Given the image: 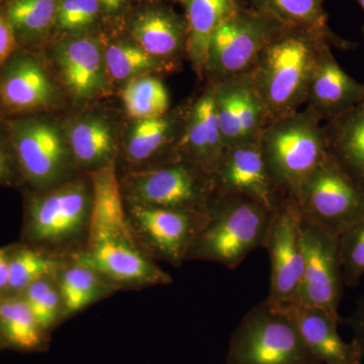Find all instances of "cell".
Segmentation results:
<instances>
[{
	"label": "cell",
	"instance_id": "obj_1",
	"mask_svg": "<svg viewBox=\"0 0 364 364\" xmlns=\"http://www.w3.org/2000/svg\"><path fill=\"white\" fill-rule=\"evenodd\" d=\"M331 42L306 28H282L262 50L248 74L270 122L289 116L305 105L321 53ZM333 47V46H332Z\"/></svg>",
	"mask_w": 364,
	"mask_h": 364
},
{
	"label": "cell",
	"instance_id": "obj_2",
	"mask_svg": "<svg viewBox=\"0 0 364 364\" xmlns=\"http://www.w3.org/2000/svg\"><path fill=\"white\" fill-rule=\"evenodd\" d=\"M92 205L90 176L72 177L43 191H26L21 243L68 259L87 244Z\"/></svg>",
	"mask_w": 364,
	"mask_h": 364
},
{
	"label": "cell",
	"instance_id": "obj_3",
	"mask_svg": "<svg viewBox=\"0 0 364 364\" xmlns=\"http://www.w3.org/2000/svg\"><path fill=\"white\" fill-rule=\"evenodd\" d=\"M273 213L247 196L215 195L186 260L212 261L235 269L263 248Z\"/></svg>",
	"mask_w": 364,
	"mask_h": 364
},
{
	"label": "cell",
	"instance_id": "obj_4",
	"mask_svg": "<svg viewBox=\"0 0 364 364\" xmlns=\"http://www.w3.org/2000/svg\"><path fill=\"white\" fill-rule=\"evenodd\" d=\"M322 122L305 109L270 122L261 134L263 156L282 195L296 198L304 182L328 156Z\"/></svg>",
	"mask_w": 364,
	"mask_h": 364
},
{
	"label": "cell",
	"instance_id": "obj_5",
	"mask_svg": "<svg viewBox=\"0 0 364 364\" xmlns=\"http://www.w3.org/2000/svg\"><path fill=\"white\" fill-rule=\"evenodd\" d=\"M226 364H322L293 318L267 299L254 306L230 340Z\"/></svg>",
	"mask_w": 364,
	"mask_h": 364
},
{
	"label": "cell",
	"instance_id": "obj_6",
	"mask_svg": "<svg viewBox=\"0 0 364 364\" xmlns=\"http://www.w3.org/2000/svg\"><path fill=\"white\" fill-rule=\"evenodd\" d=\"M119 181L124 205L205 213L215 196L213 177L177 156Z\"/></svg>",
	"mask_w": 364,
	"mask_h": 364
},
{
	"label": "cell",
	"instance_id": "obj_7",
	"mask_svg": "<svg viewBox=\"0 0 364 364\" xmlns=\"http://www.w3.org/2000/svg\"><path fill=\"white\" fill-rule=\"evenodd\" d=\"M4 124L28 191L54 188L72 178L73 158L54 124L33 114L9 117Z\"/></svg>",
	"mask_w": 364,
	"mask_h": 364
},
{
	"label": "cell",
	"instance_id": "obj_8",
	"mask_svg": "<svg viewBox=\"0 0 364 364\" xmlns=\"http://www.w3.org/2000/svg\"><path fill=\"white\" fill-rule=\"evenodd\" d=\"M282 28L246 4L215 31L203 78L215 85L250 73L265 46Z\"/></svg>",
	"mask_w": 364,
	"mask_h": 364
},
{
	"label": "cell",
	"instance_id": "obj_9",
	"mask_svg": "<svg viewBox=\"0 0 364 364\" xmlns=\"http://www.w3.org/2000/svg\"><path fill=\"white\" fill-rule=\"evenodd\" d=\"M95 270L116 287L168 286L172 279L138 243L133 232L90 237L85 248L67 259Z\"/></svg>",
	"mask_w": 364,
	"mask_h": 364
},
{
	"label": "cell",
	"instance_id": "obj_10",
	"mask_svg": "<svg viewBox=\"0 0 364 364\" xmlns=\"http://www.w3.org/2000/svg\"><path fill=\"white\" fill-rule=\"evenodd\" d=\"M294 200L304 217L337 236L364 215V188L345 173L329 153Z\"/></svg>",
	"mask_w": 364,
	"mask_h": 364
},
{
	"label": "cell",
	"instance_id": "obj_11",
	"mask_svg": "<svg viewBox=\"0 0 364 364\" xmlns=\"http://www.w3.org/2000/svg\"><path fill=\"white\" fill-rule=\"evenodd\" d=\"M301 238L303 277L298 293L291 301L321 309L342 323L339 306L345 284L339 236L303 215Z\"/></svg>",
	"mask_w": 364,
	"mask_h": 364
},
{
	"label": "cell",
	"instance_id": "obj_12",
	"mask_svg": "<svg viewBox=\"0 0 364 364\" xmlns=\"http://www.w3.org/2000/svg\"><path fill=\"white\" fill-rule=\"evenodd\" d=\"M124 205L132 232L144 250L154 260L181 267L207 212Z\"/></svg>",
	"mask_w": 364,
	"mask_h": 364
},
{
	"label": "cell",
	"instance_id": "obj_13",
	"mask_svg": "<svg viewBox=\"0 0 364 364\" xmlns=\"http://www.w3.org/2000/svg\"><path fill=\"white\" fill-rule=\"evenodd\" d=\"M301 214L298 203L284 196L275 208L264 246L269 255L270 287L267 301L277 305L293 301L303 277Z\"/></svg>",
	"mask_w": 364,
	"mask_h": 364
},
{
	"label": "cell",
	"instance_id": "obj_14",
	"mask_svg": "<svg viewBox=\"0 0 364 364\" xmlns=\"http://www.w3.org/2000/svg\"><path fill=\"white\" fill-rule=\"evenodd\" d=\"M213 179L215 195L247 196L272 212L286 196L270 176L259 140L227 146Z\"/></svg>",
	"mask_w": 364,
	"mask_h": 364
},
{
	"label": "cell",
	"instance_id": "obj_15",
	"mask_svg": "<svg viewBox=\"0 0 364 364\" xmlns=\"http://www.w3.org/2000/svg\"><path fill=\"white\" fill-rule=\"evenodd\" d=\"M213 85L225 146L259 140L270 119L250 76L246 74Z\"/></svg>",
	"mask_w": 364,
	"mask_h": 364
},
{
	"label": "cell",
	"instance_id": "obj_16",
	"mask_svg": "<svg viewBox=\"0 0 364 364\" xmlns=\"http://www.w3.org/2000/svg\"><path fill=\"white\" fill-rule=\"evenodd\" d=\"M55 90L42 62L18 48L0 68V109L4 116L33 114L54 102Z\"/></svg>",
	"mask_w": 364,
	"mask_h": 364
},
{
	"label": "cell",
	"instance_id": "obj_17",
	"mask_svg": "<svg viewBox=\"0 0 364 364\" xmlns=\"http://www.w3.org/2000/svg\"><path fill=\"white\" fill-rule=\"evenodd\" d=\"M225 148L215 112L214 85L208 83L186 107L176 155L213 177Z\"/></svg>",
	"mask_w": 364,
	"mask_h": 364
},
{
	"label": "cell",
	"instance_id": "obj_18",
	"mask_svg": "<svg viewBox=\"0 0 364 364\" xmlns=\"http://www.w3.org/2000/svg\"><path fill=\"white\" fill-rule=\"evenodd\" d=\"M53 54L60 77L76 100H92L104 91L105 53L97 40L74 36L60 43Z\"/></svg>",
	"mask_w": 364,
	"mask_h": 364
},
{
	"label": "cell",
	"instance_id": "obj_19",
	"mask_svg": "<svg viewBox=\"0 0 364 364\" xmlns=\"http://www.w3.org/2000/svg\"><path fill=\"white\" fill-rule=\"evenodd\" d=\"M332 48L327 45L321 53L305 102L306 109L323 122L364 102V83L342 68Z\"/></svg>",
	"mask_w": 364,
	"mask_h": 364
},
{
	"label": "cell",
	"instance_id": "obj_20",
	"mask_svg": "<svg viewBox=\"0 0 364 364\" xmlns=\"http://www.w3.org/2000/svg\"><path fill=\"white\" fill-rule=\"evenodd\" d=\"M277 306L293 318L309 348L321 363L363 364L358 347L353 341L347 343L340 337V322L329 314L296 301Z\"/></svg>",
	"mask_w": 364,
	"mask_h": 364
},
{
	"label": "cell",
	"instance_id": "obj_21",
	"mask_svg": "<svg viewBox=\"0 0 364 364\" xmlns=\"http://www.w3.org/2000/svg\"><path fill=\"white\" fill-rule=\"evenodd\" d=\"M134 42L169 71L186 53V21L168 6L154 4L138 13L131 21Z\"/></svg>",
	"mask_w": 364,
	"mask_h": 364
},
{
	"label": "cell",
	"instance_id": "obj_22",
	"mask_svg": "<svg viewBox=\"0 0 364 364\" xmlns=\"http://www.w3.org/2000/svg\"><path fill=\"white\" fill-rule=\"evenodd\" d=\"M186 111L167 112L157 117L136 119L126 139L124 152L128 161L139 169L154 166L176 157L177 142Z\"/></svg>",
	"mask_w": 364,
	"mask_h": 364
},
{
	"label": "cell",
	"instance_id": "obj_23",
	"mask_svg": "<svg viewBox=\"0 0 364 364\" xmlns=\"http://www.w3.org/2000/svg\"><path fill=\"white\" fill-rule=\"evenodd\" d=\"M186 25V54L200 79L205 76L208 49L215 31L247 4L243 0H178Z\"/></svg>",
	"mask_w": 364,
	"mask_h": 364
},
{
	"label": "cell",
	"instance_id": "obj_24",
	"mask_svg": "<svg viewBox=\"0 0 364 364\" xmlns=\"http://www.w3.org/2000/svg\"><path fill=\"white\" fill-rule=\"evenodd\" d=\"M330 156L364 188V102L323 124Z\"/></svg>",
	"mask_w": 364,
	"mask_h": 364
},
{
	"label": "cell",
	"instance_id": "obj_25",
	"mask_svg": "<svg viewBox=\"0 0 364 364\" xmlns=\"http://www.w3.org/2000/svg\"><path fill=\"white\" fill-rule=\"evenodd\" d=\"M326 0H249V7L287 28H306L322 33L333 47L353 49L355 45L338 37L328 25Z\"/></svg>",
	"mask_w": 364,
	"mask_h": 364
},
{
	"label": "cell",
	"instance_id": "obj_26",
	"mask_svg": "<svg viewBox=\"0 0 364 364\" xmlns=\"http://www.w3.org/2000/svg\"><path fill=\"white\" fill-rule=\"evenodd\" d=\"M93 189L92 214H91L90 237L109 232H132L121 181L117 176L116 162L88 174Z\"/></svg>",
	"mask_w": 364,
	"mask_h": 364
},
{
	"label": "cell",
	"instance_id": "obj_27",
	"mask_svg": "<svg viewBox=\"0 0 364 364\" xmlns=\"http://www.w3.org/2000/svg\"><path fill=\"white\" fill-rule=\"evenodd\" d=\"M59 0H6L1 4L18 48L33 51L56 23Z\"/></svg>",
	"mask_w": 364,
	"mask_h": 364
},
{
	"label": "cell",
	"instance_id": "obj_28",
	"mask_svg": "<svg viewBox=\"0 0 364 364\" xmlns=\"http://www.w3.org/2000/svg\"><path fill=\"white\" fill-rule=\"evenodd\" d=\"M67 143L74 164L87 169L88 174L114 161L116 142L111 127L104 119H79L69 129Z\"/></svg>",
	"mask_w": 364,
	"mask_h": 364
},
{
	"label": "cell",
	"instance_id": "obj_29",
	"mask_svg": "<svg viewBox=\"0 0 364 364\" xmlns=\"http://www.w3.org/2000/svg\"><path fill=\"white\" fill-rule=\"evenodd\" d=\"M47 333L21 294H0V349L33 352L44 348Z\"/></svg>",
	"mask_w": 364,
	"mask_h": 364
},
{
	"label": "cell",
	"instance_id": "obj_30",
	"mask_svg": "<svg viewBox=\"0 0 364 364\" xmlns=\"http://www.w3.org/2000/svg\"><path fill=\"white\" fill-rule=\"evenodd\" d=\"M63 318L72 317L117 291L95 270L67 260L57 272Z\"/></svg>",
	"mask_w": 364,
	"mask_h": 364
},
{
	"label": "cell",
	"instance_id": "obj_31",
	"mask_svg": "<svg viewBox=\"0 0 364 364\" xmlns=\"http://www.w3.org/2000/svg\"><path fill=\"white\" fill-rule=\"evenodd\" d=\"M67 260L26 244L11 249L6 294H21L33 282L57 274Z\"/></svg>",
	"mask_w": 364,
	"mask_h": 364
},
{
	"label": "cell",
	"instance_id": "obj_32",
	"mask_svg": "<svg viewBox=\"0 0 364 364\" xmlns=\"http://www.w3.org/2000/svg\"><path fill=\"white\" fill-rule=\"evenodd\" d=\"M122 100L127 112L136 119L164 116L170 109L166 86L152 74L128 81Z\"/></svg>",
	"mask_w": 364,
	"mask_h": 364
},
{
	"label": "cell",
	"instance_id": "obj_33",
	"mask_svg": "<svg viewBox=\"0 0 364 364\" xmlns=\"http://www.w3.org/2000/svg\"><path fill=\"white\" fill-rule=\"evenodd\" d=\"M105 68L117 81H130L140 76L169 71L162 62L153 58L136 43L112 44L105 53Z\"/></svg>",
	"mask_w": 364,
	"mask_h": 364
},
{
	"label": "cell",
	"instance_id": "obj_34",
	"mask_svg": "<svg viewBox=\"0 0 364 364\" xmlns=\"http://www.w3.org/2000/svg\"><path fill=\"white\" fill-rule=\"evenodd\" d=\"M56 275L37 280L21 294L46 333L63 318V305Z\"/></svg>",
	"mask_w": 364,
	"mask_h": 364
},
{
	"label": "cell",
	"instance_id": "obj_35",
	"mask_svg": "<svg viewBox=\"0 0 364 364\" xmlns=\"http://www.w3.org/2000/svg\"><path fill=\"white\" fill-rule=\"evenodd\" d=\"M344 284L356 287L364 275V215L339 236Z\"/></svg>",
	"mask_w": 364,
	"mask_h": 364
},
{
	"label": "cell",
	"instance_id": "obj_36",
	"mask_svg": "<svg viewBox=\"0 0 364 364\" xmlns=\"http://www.w3.org/2000/svg\"><path fill=\"white\" fill-rule=\"evenodd\" d=\"M100 14L97 0H59L55 26L77 36L95 25Z\"/></svg>",
	"mask_w": 364,
	"mask_h": 364
},
{
	"label": "cell",
	"instance_id": "obj_37",
	"mask_svg": "<svg viewBox=\"0 0 364 364\" xmlns=\"http://www.w3.org/2000/svg\"><path fill=\"white\" fill-rule=\"evenodd\" d=\"M0 186H23L20 170L9 143L6 128L4 134H0Z\"/></svg>",
	"mask_w": 364,
	"mask_h": 364
},
{
	"label": "cell",
	"instance_id": "obj_38",
	"mask_svg": "<svg viewBox=\"0 0 364 364\" xmlns=\"http://www.w3.org/2000/svg\"><path fill=\"white\" fill-rule=\"evenodd\" d=\"M342 323L350 328L353 333L352 341L358 347L364 359V296L358 299L353 312L348 318L342 320Z\"/></svg>",
	"mask_w": 364,
	"mask_h": 364
},
{
	"label": "cell",
	"instance_id": "obj_39",
	"mask_svg": "<svg viewBox=\"0 0 364 364\" xmlns=\"http://www.w3.org/2000/svg\"><path fill=\"white\" fill-rule=\"evenodd\" d=\"M18 49V43L0 4V68Z\"/></svg>",
	"mask_w": 364,
	"mask_h": 364
},
{
	"label": "cell",
	"instance_id": "obj_40",
	"mask_svg": "<svg viewBox=\"0 0 364 364\" xmlns=\"http://www.w3.org/2000/svg\"><path fill=\"white\" fill-rule=\"evenodd\" d=\"M11 249L13 245L0 248V294H6V291Z\"/></svg>",
	"mask_w": 364,
	"mask_h": 364
},
{
	"label": "cell",
	"instance_id": "obj_41",
	"mask_svg": "<svg viewBox=\"0 0 364 364\" xmlns=\"http://www.w3.org/2000/svg\"><path fill=\"white\" fill-rule=\"evenodd\" d=\"M102 13L112 14L121 11L129 0H97Z\"/></svg>",
	"mask_w": 364,
	"mask_h": 364
},
{
	"label": "cell",
	"instance_id": "obj_42",
	"mask_svg": "<svg viewBox=\"0 0 364 364\" xmlns=\"http://www.w3.org/2000/svg\"><path fill=\"white\" fill-rule=\"evenodd\" d=\"M354 1L358 2L359 4V6L363 9V13H364V0H354ZM363 38H364V25L363 26Z\"/></svg>",
	"mask_w": 364,
	"mask_h": 364
},
{
	"label": "cell",
	"instance_id": "obj_43",
	"mask_svg": "<svg viewBox=\"0 0 364 364\" xmlns=\"http://www.w3.org/2000/svg\"><path fill=\"white\" fill-rule=\"evenodd\" d=\"M2 116H4V114H2L1 109H0V119H1Z\"/></svg>",
	"mask_w": 364,
	"mask_h": 364
},
{
	"label": "cell",
	"instance_id": "obj_44",
	"mask_svg": "<svg viewBox=\"0 0 364 364\" xmlns=\"http://www.w3.org/2000/svg\"><path fill=\"white\" fill-rule=\"evenodd\" d=\"M4 2H6V0H0V4H4Z\"/></svg>",
	"mask_w": 364,
	"mask_h": 364
},
{
	"label": "cell",
	"instance_id": "obj_45",
	"mask_svg": "<svg viewBox=\"0 0 364 364\" xmlns=\"http://www.w3.org/2000/svg\"><path fill=\"white\" fill-rule=\"evenodd\" d=\"M158 1H162V0H158Z\"/></svg>",
	"mask_w": 364,
	"mask_h": 364
}]
</instances>
